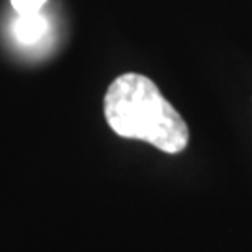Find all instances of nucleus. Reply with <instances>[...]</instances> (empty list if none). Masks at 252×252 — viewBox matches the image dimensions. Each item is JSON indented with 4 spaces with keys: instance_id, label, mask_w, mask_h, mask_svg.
Instances as JSON below:
<instances>
[{
    "instance_id": "nucleus-1",
    "label": "nucleus",
    "mask_w": 252,
    "mask_h": 252,
    "mask_svg": "<svg viewBox=\"0 0 252 252\" xmlns=\"http://www.w3.org/2000/svg\"><path fill=\"white\" fill-rule=\"evenodd\" d=\"M108 127L124 138L144 140L164 153H180L189 144V127L157 84L138 73H124L105 95Z\"/></svg>"
},
{
    "instance_id": "nucleus-2",
    "label": "nucleus",
    "mask_w": 252,
    "mask_h": 252,
    "mask_svg": "<svg viewBox=\"0 0 252 252\" xmlns=\"http://www.w3.org/2000/svg\"><path fill=\"white\" fill-rule=\"evenodd\" d=\"M47 32V19L43 13L36 15H17L13 21V36L23 45H34Z\"/></svg>"
},
{
    "instance_id": "nucleus-3",
    "label": "nucleus",
    "mask_w": 252,
    "mask_h": 252,
    "mask_svg": "<svg viewBox=\"0 0 252 252\" xmlns=\"http://www.w3.org/2000/svg\"><path fill=\"white\" fill-rule=\"evenodd\" d=\"M17 15H36L41 13L47 0H9Z\"/></svg>"
}]
</instances>
